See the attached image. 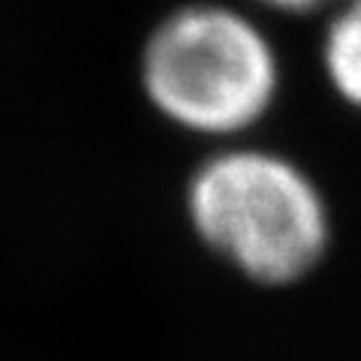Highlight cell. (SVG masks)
<instances>
[{
    "label": "cell",
    "instance_id": "obj_1",
    "mask_svg": "<svg viewBox=\"0 0 361 361\" xmlns=\"http://www.w3.org/2000/svg\"><path fill=\"white\" fill-rule=\"evenodd\" d=\"M187 220L208 250L259 286L310 274L331 244V208L292 157L229 142L187 180Z\"/></svg>",
    "mask_w": 361,
    "mask_h": 361
},
{
    "label": "cell",
    "instance_id": "obj_2",
    "mask_svg": "<svg viewBox=\"0 0 361 361\" xmlns=\"http://www.w3.org/2000/svg\"><path fill=\"white\" fill-rule=\"evenodd\" d=\"M139 82L163 121L229 145L271 115L283 87V63L253 16L199 0L157 21L142 45Z\"/></svg>",
    "mask_w": 361,
    "mask_h": 361
},
{
    "label": "cell",
    "instance_id": "obj_3",
    "mask_svg": "<svg viewBox=\"0 0 361 361\" xmlns=\"http://www.w3.org/2000/svg\"><path fill=\"white\" fill-rule=\"evenodd\" d=\"M319 61L334 97L361 111V0H341L329 9Z\"/></svg>",
    "mask_w": 361,
    "mask_h": 361
},
{
    "label": "cell",
    "instance_id": "obj_4",
    "mask_svg": "<svg viewBox=\"0 0 361 361\" xmlns=\"http://www.w3.org/2000/svg\"><path fill=\"white\" fill-rule=\"evenodd\" d=\"M253 4L280 16H313V13H329L341 0H253Z\"/></svg>",
    "mask_w": 361,
    "mask_h": 361
}]
</instances>
